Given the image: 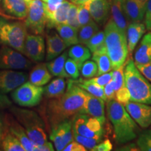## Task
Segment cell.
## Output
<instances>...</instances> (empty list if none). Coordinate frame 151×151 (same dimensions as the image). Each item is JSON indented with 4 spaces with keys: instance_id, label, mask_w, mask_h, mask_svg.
<instances>
[{
    "instance_id": "33",
    "label": "cell",
    "mask_w": 151,
    "mask_h": 151,
    "mask_svg": "<svg viewBox=\"0 0 151 151\" xmlns=\"http://www.w3.org/2000/svg\"><path fill=\"white\" fill-rule=\"evenodd\" d=\"M71 4L68 0H64L56 11H55L52 18V27H55L57 24H67L68 12Z\"/></svg>"
},
{
    "instance_id": "5",
    "label": "cell",
    "mask_w": 151,
    "mask_h": 151,
    "mask_svg": "<svg viewBox=\"0 0 151 151\" xmlns=\"http://www.w3.org/2000/svg\"><path fill=\"white\" fill-rule=\"evenodd\" d=\"M10 111L23 127L34 146L47 141L46 126L44 120L35 111L28 109L11 107Z\"/></svg>"
},
{
    "instance_id": "17",
    "label": "cell",
    "mask_w": 151,
    "mask_h": 151,
    "mask_svg": "<svg viewBox=\"0 0 151 151\" xmlns=\"http://www.w3.org/2000/svg\"><path fill=\"white\" fill-rule=\"evenodd\" d=\"M94 22L103 24L108 18L111 5L107 0H88L85 2Z\"/></svg>"
},
{
    "instance_id": "3",
    "label": "cell",
    "mask_w": 151,
    "mask_h": 151,
    "mask_svg": "<svg viewBox=\"0 0 151 151\" xmlns=\"http://www.w3.org/2000/svg\"><path fill=\"white\" fill-rule=\"evenodd\" d=\"M104 33V42L114 70L123 65L127 58V35L116 25L112 18L106 24Z\"/></svg>"
},
{
    "instance_id": "8",
    "label": "cell",
    "mask_w": 151,
    "mask_h": 151,
    "mask_svg": "<svg viewBox=\"0 0 151 151\" xmlns=\"http://www.w3.org/2000/svg\"><path fill=\"white\" fill-rule=\"evenodd\" d=\"M43 88L31 82H25L11 92L15 103L23 107H33L39 104L42 99Z\"/></svg>"
},
{
    "instance_id": "34",
    "label": "cell",
    "mask_w": 151,
    "mask_h": 151,
    "mask_svg": "<svg viewBox=\"0 0 151 151\" xmlns=\"http://www.w3.org/2000/svg\"><path fill=\"white\" fill-rule=\"evenodd\" d=\"M80 71L81 76L84 78L89 79L94 78L97 75L98 67L97 64L94 61L87 60L81 66Z\"/></svg>"
},
{
    "instance_id": "53",
    "label": "cell",
    "mask_w": 151,
    "mask_h": 151,
    "mask_svg": "<svg viewBox=\"0 0 151 151\" xmlns=\"http://www.w3.org/2000/svg\"><path fill=\"white\" fill-rule=\"evenodd\" d=\"M137 1H139V2H141V3L146 4V3H147V1H148V0H137Z\"/></svg>"
},
{
    "instance_id": "35",
    "label": "cell",
    "mask_w": 151,
    "mask_h": 151,
    "mask_svg": "<svg viewBox=\"0 0 151 151\" xmlns=\"http://www.w3.org/2000/svg\"><path fill=\"white\" fill-rule=\"evenodd\" d=\"M137 144L139 150L151 151V130H145L138 136Z\"/></svg>"
},
{
    "instance_id": "19",
    "label": "cell",
    "mask_w": 151,
    "mask_h": 151,
    "mask_svg": "<svg viewBox=\"0 0 151 151\" xmlns=\"http://www.w3.org/2000/svg\"><path fill=\"white\" fill-rule=\"evenodd\" d=\"M136 66L145 65L151 63V32L143 37L134 54Z\"/></svg>"
},
{
    "instance_id": "2",
    "label": "cell",
    "mask_w": 151,
    "mask_h": 151,
    "mask_svg": "<svg viewBox=\"0 0 151 151\" xmlns=\"http://www.w3.org/2000/svg\"><path fill=\"white\" fill-rule=\"evenodd\" d=\"M106 111L107 116L113 127L117 143H127L137 137L139 128L124 105L116 99L111 100L107 101Z\"/></svg>"
},
{
    "instance_id": "43",
    "label": "cell",
    "mask_w": 151,
    "mask_h": 151,
    "mask_svg": "<svg viewBox=\"0 0 151 151\" xmlns=\"http://www.w3.org/2000/svg\"><path fill=\"white\" fill-rule=\"evenodd\" d=\"M113 77V71L109 72L103 73V74L98 76L97 77L92 78V81H94L95 83L99 85L101 87H104L106 85L108 84L110 81L112 80Z\"/></svg>"
},
{
    "instance_id": "50",
    "label": "cell",
    "mask_w": 151,
    "mask_h": 151,
    "mask_svg": "<svg viewBox=\"0 0 151 151\" xmlns=\"http://www.w3.org/2000/svg\"><path fill=\"white\" fill-rule=\"evenodd\" d=\"M11 101L5 94L0 92V109L9 108L11 106Z\"/></svg>"
},
{
    "instance_id": "13",
    "label": "cell",
    "mask_w": 151,
    "mask_h": 151,
    "mask_svg": "<svg viewBox=\"0 0 151 151\" xmlns=\"http://www.w3.org/2000/svg\"><path fill=\"white\" fill-rule=\"evenodd\" d=\"M124 108L138 125L146 129L151 125V106L146 104L129 101Z\"/></svg>"
},
{
    "instance_id": "27",
    "label": "cell",
    "mask_w": 151,
    "mask_h": 151,
    "mask_svg": "<svg viewBox=\"0 0 151 151\" xmlns=\"http://www.w3.org/2000/svg\"><path fill=\"white\" fill-rule=\"evenodd\" d=\"M72 80L76 85L80 87L85 91L95 96V97L103 99L104 101H106V98L104 88L95 83L94 81H92L91 78L79 79L78 81H76V80L72 79Z\"/></svg>"
},
{
    "instance_id": "41",
    "label": "cell",
    "mask_w": 151,
    "mask_h": 151,
    "mask_svg": "<svg viewBox=\"0 0 151 151\" xmlns=\"http://www.w3.org/2000/svg\"><path fill=\"white\" fill-rule=\"evenodd\" d=\"M78 19L81 27L93 21V19H92L91 15H90L89 9L86 5V4L78 5Z\"/></svg>"
},
{
    "instance_id": "46",
    "label": "cell",
    "mask_w": 151,
    "mask_h": 151,
    "mask_svg": "<svg viewBox=\"0 0 151 151\" xmlns=\"http://www.w3.org/2000/svg\"><path fill=\"white\" fill-rule=\"evenodd\" d=\"M65 151H86L87 149L85 147L79 143L77 141H72L71 142L68 143L65 148H64Z\"/></svg>"
},
{
    "instance_id": "10",
    "label": "cell",
    "mask_w": 151,
    "mask_h": 151,
    "mask_svg": "<svg viewBox=\"0 0 151 151\" xmlns=\"http://www.w3.org/2000/svg\"><path fill=\"white\" fill-rule=\"evenodd\" d=\"M32 67V62L22 52L6 46L0 48V69L25 70Z\"/></svg>"
},
{
    "instance_id": "12",
    "label": "cell",
    "mask_w": 151,
    "mask_h": 151,
    "mask_svg": "<svg viewBox=\"0 0 151 151\" xmlns=\"http://www.w3.org/2000/svg\"><path fill=\"white\" fill-rule=\"evenodd\" d=\"M23 54L32 61L42 62L46 54V46L43 38L39 35H27L24 41Z\"/></svg>"
},
{
    "instance_id": "9",
    "label": "cell",
    "mask_w": 151,
    "mask_h": 151,
    "mask_svg": "<svg viewBox=\"0 0 151 151\" xmlns=\"http://www.w3.org/2000/svg\"><path fill=\"white\" fill-rule=\"evenodd\" d=\"M73 132L86 137L102 139L103 125L97 118L84 113H79L72 118Z\"/></svg>"
},
{
    "instance_id": "42",
    "label": "cell",
    "mask_w": 151,
    "mask_h": 151,
    "mask_svg": "<svg viewBox=\"0 0 151 151\" xmlns=\"http://www.w3.org/2000/svg\"><path fill=\"white\" fill-rule=\"evenodd\" d=\"M130 93L129 90L124 85L121 88H120L118 91L116 92V98L115 99L122 105H125L126 104L130 101Z\"/></svg>"
},
{
    "instance_id": "52",
    "label": "cell",
    "mask_w": 151,
    "mask_h": 151,
    "mask_svg": "<svg viewBox=\"0 0 151 151\" xmlns=\"http://www.w3.org/2000/svg\"><path fill=\"white\" fill-rule=\"evenodd\" d=\"M6 132V123H5V116H2L0 113V140L3 137L4 134Z\"/></svg>"
},
{
    "instance_id": "14",
    "label": "cell",
    "mask_w": 151,
    "mask_h": 151,
    "mask_svg": "<svg viewBox=\"0 0 151 151\" xmlns=\"http://www.w3.org/2000/svg\"><path fill=\"white\" fill-rule=\"evenodd\" d=\"M28 75L24 72L11 69H0V92L7 94L27 81Z\"/></svg>"
},
{
    "instance_id": "31",
    "label": "cell",
    "mask_w": 151,
    "mask_h": 151,
    "mask_svg": "<svg viewBox=\"0 0 151 151\" xmlns=\"http://www.w3.org/2000/svg\"><path fill=\"white\" fill-rule=\"evenodd\" d=\"M1 147L5 151H26L24 146L21 144L20 141L12 134L7 131L4 134L1 140Z\"/></svg>"
},
{
    "instance_id": "6",
    "label": "cell",
    "mask_w": 151,
    "mask_h": 151,
    "mask_svg": "<svg viewBox=\"0 0 151 151\" xmlns=\"http://www.w3.org/2000/svg\"><path fill=\"white\" fill-rule=\"evenodd\" d=\"M27 31L24 22L11 21L0 16V44L2 46L11 47L23 54Z\"/></svg>"
},
{
    "instance_id": "26",
    "label": "cell",
    "mask_w": 151,
    "mask_h": 151,
    "mask_svg": "<svg viewBox=\"0 0 151 151\" xmlns=\"http://www.w3.org/2000/svg\"><path fill=\"white\" fill-rule=\"evenodd\" d=\"M55 29L60 37L63 39L67 47L78 44V31L67 24H59L55 26Z\"/></svg>"
},
{
    "instance_id": "11",
    "label": "cell",
    "mask_w": 151,
    "mask_h": 151,
    "mask_svg": "<svg viewBox=\"0 0 151 151\" xmlns=\"http://www.w3.org/2000/svg\"><path fill=\"white\" fill-rule=\"evenodd\" d=\"M50 139L56 150H63L68 143L73 141L72 120L62 122L50 129Z\"/></svg>"
},
{
    "instance_id": "39",
    "label": "cell",
    "mask_w": 151,
    "mask_h": 151,
    "mask_svg": "<svg viewBox=\"0 0 151 151\" xmlns=\"http://www.w3.org/2000/svg\"><path fill=\"white\" fill-rule=\"evenodd\" d=\"M124 64L118 69L113 70V77L112 81L113 83V88H114L115 91L118 90L121 88L122 86H124Z\"/></svg>"
},
{
    "instance_id": "36",
    "label": "cell",
    "mask_w": 151,
    "mask_h": 151,
    "mask_svg": "<svg viewBox=\"0 0 151 151\" xmlns=\"http://www.w3.org/2000/svg\"><path fill=\"white\" fill-rule=\"evenodd\" d=\"M73 140H75L77 142L83 145L85 148L87 149V150H92V149L94 148L96 145L101 142L102 141V139H95V138H90L86 137L84 136L79 135L78 134L73 132Z\"/></svg>"
},
{
    "instance_id": "29",
    "label": "cell",
    "mask_w": 151,
    "mask_h": 151,
    "mask_svg": "<svg viewBox=\"0 0 151 151\" xmlns=\"http://www.w3.org/2000/svg\"><path fill=\"white\" fill-rule=\"evenodd\" d=\"M66 82L65 78L58 77L43 88V94L48 99H53L62 95L65 92Z\"/></svg>"
},
{
    "instance_id": "32",
    "label": "cell",
    "mask_w": 151,
    "mask_h": 151,
    "mask_svg": "<svg viewBox=\"0 0 151 151\" xmlns=\"http://www.w3.org/2000/svg\"><path fill=\"white\" fill-rule=\"evenodd\" d=\"M99 31V27H98L97 22H94V20L86 25L81 26L78 30L79 43L86 45L88 41Z\"/></svg>"
},
{
    "instance_id": "22",
    "label": "cell",
    "mask_w": 151,
    "mask_h": 151,
    "mask_svg": "<svg viewBox=\"0 0 151 151\" xmlns=\"http://www.w3.org/2000/svg\"><path fill=\"white\" fill-rule=\"evenodd\" d=\"M92 60L96 62L98 67L97 76L109 72L112 70V64L107 52L105 42L95 51L92 52Z\"/></svg>"
},
{
    "instance_id": "49",
    "label": "cell",
    "mask_w": 151,
    "mask_h": 151,
    "mask_svg": "<svg viewBox=\"0 0 151 151\" xmlns=\"http://www.w3.org/2000/svg\"><path fill=\"white\" fill-rule=\"evenodd\" d=\"M55 150L54 147L52 143L46 141L41 145L34 146V151H53Z\"/></svg>"
},
{
    "instance_id": "38",
    "label": "cell",
    "mask_w": 151,
    "mask_h": 151,
    "mask_svg": "<svg viewBox=\"0 0 151 151\" xmlns=\"http://www.w3.org/2000/svg\"><path fill=\"white\" fill-rule=\"evenodd\" d=\"M78 5L71 3L69 8V12H68L67 24L69 26L74 28L78 31L79 28L81 27L78 19Z\"/></svg>"
},
{
    "instance_id": "51",
    "label": "cell",
    "mask_w": 151,
    "mask_h": 151,
    "mask_svg": "<svg viewBox=\"0 0 151 151\" xmlns=\"http://www.w3.org/2000/svg\"><path fill=\"white\" fill-rule=\"evenodd\" d=\"M118 150H124V151H137V150H139V147H138L137 143H127L125 146L120 147V148L117 149Z\"/></svg>"
},
{
    "instance_id": "28",
    "label": "cell",
    "mask_w": 151,
    "mask_h": 151,
    "mask_svg": "<svg viewBox=\"0 0 151 151\" xmlns=\"http://www.w3.org/2000/svg\"><path fill=\"white\" fill-rule=\"evenodd\" d=\"M68 52H65L60 54L55 59L50 60L46 64L49 71L52 76L62 78H68V76L65 71V64L67 59Z\"/></svg>"
},
{
    "instance_id": "18",
    "label": "cell",
    "mask_w": 151,
    "mask_h": 151,
    "mask_svg": "<svg viewBox=\"0 0 151 151\" xmlns=\"http://www.w3.org/2000/svg\"><path fill=\"white\" fill-rule=\"evenodd\" d=\"M67 48V45L59 34L55 32H50L47 34L46 57L47 61H50L59 56Z\"/></svg>"
},
{
    "instance_id": "20",
    "label": "cell",
    "mask_w": 151,
    "mask_h": 151,
    "mask_svg": "<svg viewBox=\"0 0 151 151\" xmlns=\"http://www.w3.org/2000/svg\"><path fill=\"white\" fill-rule=\"evenodd\" d=\"M146 4L137 0H124V8L126 16L131 22H141L145 16Z\"/></svg>"
},
{
    "instance_id": "40",
    "label": "cell",
    "mask_w": 151,
    "mask_h": 151,
    "mask_svg": "<svg viewBox=\"0 0 151 151\" xmlns=\"http://www.w3.org/2000/svg\"><path fill=\"white\" fill-rule=\"evenodd\" d=\"M105 41L104 31H99L92 37L87 43L86 46L90 49L91 52L95 51Z\"/></svg>"
},
{
    "instance_id": "45",
    "label": "cell",
    "mask_w": 151,
    "mask_h": 151,
    "mask_svg": "<svg viewBox=\"0 0 151 151\" xmlns=\"http://www.w3.org/2000/svg\"><path fill=\"white\" fill-rule=\"evenodd\" d=\"M113 145L109 139H106L104 141L98 143L92 149V151H110L112 150Z\"/></svg>"
},
{
    "instance_id": "25",
    "label": "cell",
    "mask_w": 151,
    "mask_h": 151,
    "mask_svg": "<svg viewBox=\"0 0 151 151\" xmlns=\"http://www.w3.org/2000/svg\"><path fill=\"white\" fill-rule=\"evenodd\" d=\"M52 78L47 65L39 63L33 67L29 75V82L37 86H43L48 83Z\"/></svg>"
},
{
    "instance_id": "47",
    "label": "cell",
    "mask_w": 151,
    "mask_h": 151,
    "mask_svg": "<svg viewBox=\"0 0 151 151\" xmlns=\"http://www.w3.org/2000/svg\"><path fill=\"white\" fill-rule=\"evenodd\" d=\"M145 24L148 30L151 31V0H148L145 13Z\"/></svg>"
},
{
    "instance_id": "44",
    "label": "cell",
    "mask_w": 151,
    "mask_h": 151,
    "mask_svg": "<svg viewBox=\"0 0 151 151\" xmlns=\"http://www.w3.org/2000/svg\"><path fill=\"white\" fill-rule=\"evenodd\" d=\"M104 94L106 98V102L111 101V100L115 99V98H116V91H115L114 88H113L112 80L104 87Z\"/></svg>"
},
{
    "instance_id": "24",
    "label": "cell",
    "mask_w": 151,
    "mask_h": 151,
    "mask_svg": "<svg viewBox=\"0 0 151 151\" xmlns=\"http://www.w3.org/2000/svg\"><path fill=\"white\" fill-rule=\"evenodd\" d=\"M146 32V27L140 22H131L128 24L127 29V40L128 50L132 52L134 50L138 42Z\"/></svg>"
},
{
    "instance_id": "15",
    "label": "cell",
    "mask_w": 151,
    "mask_h": 151,
    "mask_svg": "<svg viewBox=\"0 0 151 151\" xmlns=\"http://www.w3.org/2000/svg\"><path fill=\"white\" fill-rule=\"evenodd\" d=\"M5 123L7 131L20 141L26 151H34L33 143L27 137L23 127L18 120H15L14 116H5Z\"/></svg>"
},
{
    "instance_id": "23",
    "label": "cell",
    "mask_w": 151,
    "mask_h": 151,
    "mask_svg": "<svg viewBox=\"0 0 151 151\" xmlns=\"http://www.w3.org/2000/svg\"><path fill=\"white\" fill-rule=\"evenodd\" d=\"M124 0H112L111 11L112 19L118 27L124 33L127 32V18L124 8Z\"/></svg>"
},
{
    "instance_id": "7",
    "label": "cell",
    "mask_w": 151,
    "mask_h": 151,
    "mask_svg": "<svg viewBox=\"0 0 151 151\" xmlns=\"http://www.w3.org/2000/svg\"><path fill=\"white\" fill-rule=\"evenodd\" d=\"M27 4V14L24 22L27 29L34 35H43L47 24L45 2L42 0H32Z\"/></svg>"
},
{
    "instance_id": "1",
    "label": "cell",
    "mask_w": 151,
    "mask_h": 151,
    "mask_svg": "<svg viewBox=\"0 0 151 151\" xmlns=\"http://www.w3.org/2000/svg\"><path fill=\"white\" fill-rule=\"evenodd\" d=\"M86 91L74 83L72 79L68 81L67 91L60 97L48 101L43 109V120L46 129L60 122L72 120L73 117L83 113L86 101Z\"/></svg>"
},
{
    "instance_id": "21",
    "label": "cell",
    "mask_w": 151,
    "mask_h": 151,
    "mask_svg": "<svg viewBox=\"0 0 151 151\" xmlns=\"http://www.w3.org/2000/svg\"><path fill=\"white\" fill-rule=\"evenodd\" d=\"M2 8L8 16L24 18L27 14V4L25 0H2Z\"/></svg>"
},
{
    "instance_id": "48",
    "label": "cell",
    "mask_w": 151,
    "mask_h": 151,
    "mask_svg": "<svg viewBox=\"0 0 151 151\" xmlns=\"http://www.w3.org/2000/svg\"><path fill=\"white\" fill-rule=\"evenodd\" d=\"M139 70L151 83V63L145 65L137 66Z\"/></svg>"
},
{
    "instance_id": "54",
    "label": "cell",
    "mask_w": 151,
    "mask_h": 151,
    "mask_svg": "<svg viewBox=\"0 0 151 151\" xmlns=\"http://www.w3.org/2000/svg\"><path fill=\"white\" fill-rule=\"evenodd\" d=\"M26 2H28V1H32V0H25Z\"/></svg>"
},
{
    "instance_id": "37",
    "label": "cell",
    "mask_w": 151,
    "mask_h": 151,
    "mask_svg": "<svg viewBox=\"0 0 151 151\" xmlns=\"http://www.w3.org/2000/svg\"><path fill=\"white\" fill-rule=\"evenodd\" d=\"M65 71L68 78H71V79L78 78L80 76V68L78 65L74 60L71 58H67L65 64Z\"/></svg>"
},
{
    "instance_id": "30",
    "label": "cell",
    "mask_w": 151,
    "mask_h": 151,
    "mask_svg": "<svg viewBox=\"0 0 151 151\" xmlns=\"http://www.w3.org/2000/svg\"><path fill=\"white\" fill-rule=\"evenodd\" d=\"M69 58L74 60L81 69V66L91 57V51L87 46L83 44H76L69 49L68 52Z\"/></svg>"
},
{
    "instance_id": "4",
    "label": "cell",
    "mask_w": 151,
    "mask_h": 151,
    "mask_svg": "<svg viewBox=\"0 0 151 151\" xmlns=\"http://www.w3.org/2000/svg\"><path fill=\"white\" fill-rule=\"evenodd\" d=\"M124 85L129 90L130 101L151 105V83L129 60L124 65Z\"/></svg>"
},
{
    "instance_id": "16",
    "label": "cell",
    "mask_w": 151,
    "mask_h": 151,
    "mask_svg": "<svg viewBox=\"0 0 151 151\" xmlns=\"http://www.w3.org/2000/svg\"><path fill=\"white\" fill-rule=\"evenodd\" d=\"M86 95L87 98L83 113L97 118L104 125L106 122L104 101L87 92Z\"/></svg>"
}]
</instances>
